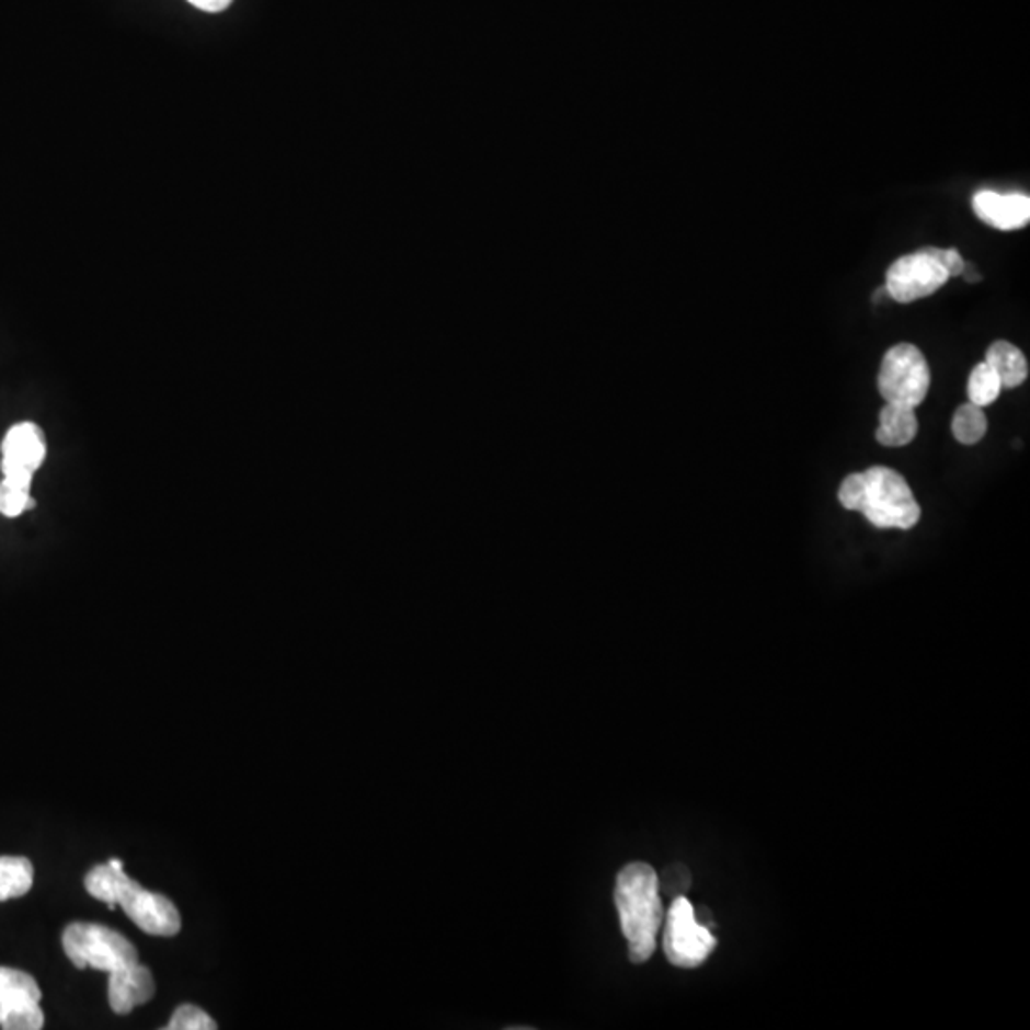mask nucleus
Segmentation results:
<instances>
[{
  "instance_id": "nucleus-12",
  "label": "nucleus",
  "mask_w": 1030,
  "mask_h": 1030,
  "mask_svg": "<svg viewBox=\"0 0 1030 1030\" xmlns=\"http://www.w3.org/2000/svg\"><path fill=\"white\" fill-rule=\"evenodd\" d=\"M918 434L916 412L908 407L885 403L880 412V426L876 430V439L883 447H905L913 443Z\"/></svg>"
},
{
  "instance_id": "nucleus-6",
  "label": "nucleus",
  "mask_w": 1030,
  "mask_h": 1030,
  "mask_svg": "<svg viewBox=\"0 0 1030 1030\" xmlns=\"http://www.w3.org/2000/svg\"><path fill=\"white\" fill-rule=\"evenodd\" d=\"M950 279L942 249H922L895 260L885 273V290L895 302L911 304L931 296Z\"/></svg>"
},
{
  "instance_id": "nucleus-7",
  "label": "nucleus",
  "mask_w": 1030,
  "mask_h": 1030,
  "mask_svg": "<svg viewBox=\"0 0 1030 1030\" xmlns=\"http://www.w3.org/2000/svg\"><path fill=\"white\" fill-rule=\"evenodd\" d=\"M716 949V937L697 920L691 903L677 897L670 906L664 927V952L670 964L693 970L707 962Z\"/></svg>"
},
{
  "instance_id": "nucleus-10",
  "label": "nucleus",
  "mask_w": 1030,
  "mask_h": 1030,
  "mask_svg": "<svg viewBox=\"0 0 1030 1030\" xmlns=\"http://www.w3.org/2000/svg\"><path fill=\"white\" fill-rule=\"evenodd\" d=\"M973 210L981 220L1002 229V231H1011V229H1021L1030 220V199L1029 195L1021 193H1009L1002 195L996 192H978L973 197Z\"/></svg>"
},
{
  "instance_id": "nucleus-3",
  "label": "nucleus",
  "mask_w": 1030,
  "mask_h": 1030,
  "mask_svg": "<svg viewBox=\"0 0 1030 1030\" xmlns=\"http://www.w3.org/2000/svg\"><path fill=\"white\" fill-rule=\"evenodd\" d=\"M87 891L105 905H121L126 916L149 935L172 937L182 929V918L176 906L159 893L144 890L125 870L100 865L90 870L84 880Z\"/></svg>"
},
{
  "instance_id": "nucleus-15",
  "label": "nucleus",
  "mask_w": 1030,
  "mask_h": 1030,
  "mask_svg": "<svg viewBox=\"0 0 1030 1030\" xmlns=\"http://www.w3.org/2000/svg\"><path fill=\"white\" fill-rule=\"evenodd\" d=\"M986 416L983 409L973 403L958 407L952 419V434L954 439L962 445H975L981 442L986 434Z\"/></svg>"
},
{
  "instance_id": "nucleus-1",
  "label": "nucleus",
  "mask_w": 1030,
  "mask_h": 1030,
  "mask_svg": "<svg viewBox=\"0 0 1030 1030\" xmlns=\"http://www.w3.org/2000/svg\"><path fill=\"white\" fill-rule=\"evenodd\" d=\"M838 501L846 510L861 512L876 529H913L920 522V504L906 479L885 466H872L847 476L839 485Z\"/></svg>"
},
{
  "instance_id": "nucleus-4",
  "label": "nucleus",
  "mask_w": 1030,
  "mask_h": 1030,
  "mask_svg": "<svg viewBox=\"0 0 1030 1030\" xmlns=\"http://www.w3.org/2000/svg\"><path fill=\"white\" fill-rule=\"evenodd\" d=\"M64 950L79 970L113 973L138 962V950L125 935L100 924H71L64 931Z\"/></svg>"
},
{
  "instance_id": "nucleus-13",
  "label": "nucleus",
  "mask_w": 1030,
  "mask_h": 1030,
  "mask_svg": "<svg viewBox=\"0 0 1030 1030\" xmlns=\"http://www.w3.org/2000/svg\"><path fill=\"white\" fill-rule=\"evenodd\" d=\"M985 363L1000 378L1002 388H1017L1029 376V363L1023 352L1006 340H998L986 350Z\"/></svg>"
},
{
  "instance_id": "nucleus-19",
  "label": "nucleus",
  "mask_w": 1030,
  "mask_h": 1030,
  "mask_svg": "<svg viewBox=\"0 0 1030 1030\" xmlns=\"http://www.w3.org/2000/svg\"><path fill=\"white\" fill-rule=\"evenodd\" d=\"M942 265L947 267L950 277H958L965 272V262L964 258L960 256V252L957 249H947L942 251Z\"/></svg>"
},
{
  "instance_id": "nucleus-9",
  "label": "nucleus",
  "mask_w": 1030,
  "mask_h": 1030,
  "mask_svg": "<svg viewBox=\"0 0 1030 1030\" xmlns=\"http://www.w3.org/2000/svg\"><path fill=\"white\" fill-rule=\"evenodd\" d=\"M2 478L33 485V478L48 455L46 435L35 422H18L8 430L0 445Z\"/></svg>"
},
{
  "instance_id": "nucleus-17",
  "label": "nucleus",
  "mask_w": 1030,
  "mask_h": 1030,
  "mask_svg": "<svg viewBox=\"0 0 1030 1030\" xmlns=\"http://www.w3.org/2000/svg\"><path fill=\"white\" fill-rule=\"evenodd\" d=\"M35 506H37V502L31 494V485L2 478V481H0V514L14 519V517H20V515L30 512Z\"/></svg>"
},
{
  "instance_id": "nucleus-14",
  "label": "nucleus",
  "mask_w": 1030,
  "mask_h": 1030,
  "mask_svg": "<svg viewBox=\"0 0 1030 1030\" xmlns=\"http://www.w3.org/2000/svg\"><path fill=\"white\" fill-rule=\"evenodd\" d=\"M35 869L25 857H0V903L23 897L33 888Z\"/></svg>"
},
{
  "instance_id": "nucleus-16",
  "label": "nucleus",
  "mask_w": 1030,
  "mask_h": 1030,
  "mask_svg": "<svg viewBox=\"0 0 1030 1030\" xmlns=\"http://www.w3.org/2000/svg\"><path fill=\"white\" fill-rule=\"evenodd\" d=\"M1002 391V382L993 368L986 365L985 360L975 365L968 380V398L973 405L988 407L993 405Z\"/></svg>"
},
{
  "instance_id": "nucleus-8",
  "label": "nucleus",
  "mask_w": 1030,
  "mask_h": 1030,
  "mask_svg": "<svg viewBox=\"0 0 1030 1030\" xmlns=\"http://www.w3.org/2000/svg\"><path fill=\"white\" fill-rule=\"evenodd\" d=\"M41 988L30 973L0 965V1027L38 1030L45 1027Z\"/></svg>"
},
{
  "instance_id": "nucleus-2",
  "label": "nucleus",
  "mask_w": 1030,
  "mask_h": 1030,
  "mask_svg": "<svg viewBox=\"0 0 1030 1030\" xmlns=\"http://www.w3.org/2000/svg\"><path fill=\"white\" fill-rule=\"evenodd\" d=\"M659 885V876L645 862H632L618 872L615 903L632 964L648 962L655 952L664 918Z\"/></svg>"
},
{
  "instance_id": "nucleus-18",
  "label": "nucleus",
  "mask_w": 1030,
  "mask_h": 1030,
  "mask_svg": "<svg viewBox=\"0 0 1030 1030\" xmlns=\"http://www.w3.org/2000/svg\"><path fill=\"white\" fill-rule=\"evenodd\" d=\"M167 1030H214L218 1029V1025L214 1023L213 1017L208 1016L206 1011L197 1008V1006H192V1004H185V1006H180V1008L174 1011V1016L170 1019V1023L164 1027Z\"/></svg>"
},
{
  "instance_id": "nucleus-5",
  "label": "nucleus",
  "mask_w": 1030,
  "mask_h": 1030,
  "mask_svg": "<svg viewBox=\"0 0 1030 1030\" xmlns=\"http://www.w3.org/2000/svg\"><path fill=\"white\" fill-rule=\"evenodd\" d=\"M929 384V365L918 347L897 344L883 355L878 390L885 403L916 409L926 399Z\"/></svg>"
},
{
  "instance_id": "nucleus-20",
  "label": "nucleus",
  "mask_w": 1030,
  "mask_h": 1030,
  "mask_svg": "<svg viewBox=\"0 0 1030 1030\" xmlns=\"http://www.w3.org/2000/svg\"><path fill=\"white\" fill-rule=\"evenodd\" d=\"M187 2L195 8H199L203 12L216 14V12H224L226 8H229L233 0H187Z\"/></svg>"
},
{
  "instance_id": "nucleus-11",
  "label": "nucleus",
  "mask_w": 1030,
  "mask_h": 1030,
  "mask_svg": "<svg viewBox=\"0 0 1030 1030\" xmlns=\"http://www.w3.org/2000/svg\"><path fill=\"white\" fill-rule=\"evenodd\" d=\"M153 994V975L140 962L126 965V968H121L117 972L111 973L110 1004L111 1009L118 1016L130 1014L134 1008L151 1000Z\"/></svg>"
}]
</instances>
